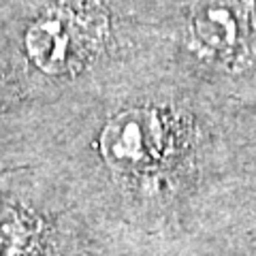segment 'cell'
<instances>
[{
	"mask_svg": "<svg viewBox=\"0 0 256 256\" xmlns=\"http://www.w3.org/2000/svg\"><path fill=\"white\" fill-rule=\"evenodd\" d=\"M182 128L169 111L139 105L114 114L100 128L98 154L126 180L152 182L171 171L182 156Z\"/></svg>",
	"mask_w": 256,
	"mask_h": 256,
	"instance_id": "obj_1",
	"label": "cell"
},
{
	"mask_svg": "<svg viewBox=\"0 0 256 256\" xmlns=\"http://www.w3.org/2000/svg\"><path fill=\"white\" fill-rule=\"evenodd\" d=\"M98 41L94 13L58 4L32 20L24 34L28 60L45 75H66L82 66Z\"/></svg>",
	"mask_w": 256,
	"mask_h": 256,
	"instance_id": "obj_2",
	"label": "cell"
},
{
	"mask_svg": "<svg viewBox=\"0 0 256 256\" xmlns=\"http://www.w3.org/2000/svg\"><path fill=\"white\" fill-rule=\"evenodd\" d=\"M190 34L205 56L218 62L235 60L250 34V6L246 0H196Z\"/></svg>",
	"mask_w": 256,
	"mask_h": 256,
	"instance_id": "obj_3",
	"label": "cell"
},
{
	"mask_svg": "<svg viewBox=\"0 0 256 256\" xmlns=\"http://www.w3.org/2000/svg\"><path fill=\"white\" fill-rule=\"evenodd\" d=\"M45 226L20 205L0 207V256H34L43 246Z\"/></svg>",
	"mask_w": 256,
	"mask_h": 256,
	"instance_id": "obj_4",
	"label": "cell"
}]
</instances>
